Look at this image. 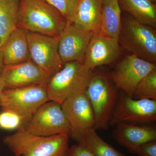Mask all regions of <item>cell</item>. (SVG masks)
Listing matches in <instances>:
<instances>
[{
	"mask_svg": "<svg viewBox=\"0 0 156 156\" xmlns=\"http://www.w3.org/2000/svg\"><path fill=\"white\" fill-rule=\"evenodd\" d=\"M121 11L137 21L155 28L156 3L151 0H119Z\"/></svg>",
	"mask_w": 156,
	"mask_h": 156,
	"instance_id": "cell-18",
	"label": "cell"
},
{
	"mask_svg": "<svg viewBox=\"0 0 156 156\" xmlns=\"http://www.w3.org/2000/svg\"><path fill=\"white\" fill-rule=\"evenodd\" d=\"M93 34L67 24L58 36V53L63 64L70 62L83 63L85 51Z\"/></svg>",
	"mask_w": 156,
	"mask_h": 156,
	"instance_id": "cell-14",
	"label": "cell"
},
{
	"mask_svg": "<svg viewBox=\"0 0 156 156\" xmlns=\"http://www.w3.org/2000/svg\"><path fill=\"white\" fill-rule=\"evenodd\" d=\"M0 76L5 89L47 85L50 77L31 59L18 64L4 65Z\"/></svg>",
	"mask_w": 156,
	"mask_h": 156,
	"instance_id": "cell-12",
	"label": "cell"
},
{
	"mask_svg": "<svg viewBox=\"0 0 156 156\" xmlns=\"http://www.w3.org/2000/svg\"><path fill=\"white\" fill-rule=\"evenodd\" d=\"M31 59L49 76L63 65L58 53V37H53L27 31Z\"/></svg>",
	"mask_w": 156,
	"mask_h": 156,
	"instance_id": "cell-11",
	"label": "cell"
},
{
	"mask_svg": "<svg viewBox=\"0 0 156 156\" xmlns=\"http://www.w3.org/2000/svg\"><path fill=\"white\" fill-rule=\"evenodd\" d=\"M156 121V100L135 99L122 91L109 126L115 127L120 123L152 124Z\"/></svg>",
	"mask_w": 156,
	"mask_h": 156,
	"instance_id": "cell-8",
	"label": "cell"
},
{
	"mask_svg": "<svg viewBox=\"0 0 156 156\" xmlns=\"http://www.w3.org/2000/svg\"><path fill=\"white\" fill-rule=\"evenodd\" d=\"M151 1L152 2H153L154 3H156V0H151Z\"/></svg>",
	"mask_w": 156,
	"mask_h": 156,
	"instance_id": "cell-29",
	"label": "cell"
},
{
	"mask_svg": "<svg viewBox=\"0 0 156 156\" xmlns=\"http://www.w3.org/2000/svg\"><path fill=\"white\" fill-rule=\"evenodd\" d=\"M21 131L41 136L71 134L61 105L52 101L42 105Z\"/></svg>",
	"mask_w": 156,
	"mask_h": 156,
	"instance_id": "cell-6",
	"label": "cell"
},
{
	"mask_svg": "<svg viewBox=\"0 0 156 156\" xmlns=\"http://www.w3.org/2000/svg\"></svg>",
	"mask_w": 156,
	"mask_h": 156,
	"instance_id": "cell-30",
	"label": "cell"
},
{
	"mask_svg": "<svg viewBox=\"0 0 156 156\" xmlns=\"http://www.w3.org/2000/svg\"><path fill=\"white\" fill-rule=\"evenodd\" d=\"M69 137L66 134L41 136L18 131L5 136L3 142L16 156H68Z\"/></svg>",
	"mask_w": 156,
	"mask_h": 156,
	"instance_id": "cell-2",
	"label": "cell"
},
{
	"mask_svg": "<svg viewBox=\"0 0 156 156\" xmlns=\"http://www.w3.org/2000/svg\"><path fill=\"white\" fill-rule=\"evenodd\" d=\"M5 89V87H4L2 80V78L0 76V103H1L2 96L3 92H4Z\"/></svg>",
	"mask_w": 156,
	"mask_h": 156,
	"instance_id": "cell-27",
	"label": "cell"
},
{
	"mask_svg": "<svg viewBox=\"0 0 156 156\" xmlns=\"http://www.w3.org/2000/svg\"><path fill=\"white\" fill-rule=\"evenodd\" d=\"M49 101L46 85L5 89L0 107L1 110L16 113L28 121L42 105Z\"/></svg>",
	"mask_w": 156,
	"mask_h": 156,
	"instance_id": "cell-7",
	"label": "cell"
},
{
	"mask_svg": "<svg viewBox=\"0 0 156 156\" xmlns=\"http://www.w3.org/2000/svg\"><path fill=\"white\" fill-rule=\"evenodd\" d=\"M155 28L137 21L128 14H122L119 42L130 54L156 63Z\"/></svg>",
	"mask_w": 156,
	"mask_h": 156,
	"instance_id": "cell-3",
	"label": "cell"
},
{
	"mask_svg": "<svg viewBox=\"0 0 156 156\" xmlns=\"http://www.w3.org/2000/svg\"><path fill=\"white\" fill-rule=\"evenodd\" d=\"M93 73L80 62L64 63L61 69L50 77L46 85L49 101L61 105L70 96L86 90Z\"/></svg>",
	"mask_w": 156,
	"mask_h": 156,
	"instance_id": "cell-5",
	"label": "cell"
},
{
	"mask_svg": "<svg viewBox=\"0 0 156 156\" xmlns=\"http://www.w3.org/2000/svg\"><path fill=\"white\" fill-rule=\"evenodd\" d=\"M4 66V59H3V55L2 49L0 48V71L2 69Z\"/></svg>",
	"mask_w": 156,
	"mask_h": 156,
	"instance_id": "cell-28",
	"label": "cell"
},
{
	"mask_svg": "<svg viewBox=\"0 0 156 156\" xmlns=\"http://www.w3.org/2000/svg\"><path fill=\"white\" fill-rule=\"evenodd\" d=\"M101 2L102 0H80L71 23L91 32L93 34H99L101 26Z\"/></svg>",
	"mask_w": 156,
	"mask_h": 156,
	"instance_id": "cell-17",
	"label": "cell"
},
{
	"mask_svg": "<svg viewBox=\"0 0 156 156\" xmlns=\"http://www.w3.org/2000/svg\"><path fill=\"white\" fill-rule=\"evenodd\" d=\"M135 154L137 156H156V140L143 144L137 149Z\"/></svg>",
	"mask_w": 156,
	"mask_h": 156,
	"instance_id": "cell-25",
	"label": "cell"
},
{
	"mask_svg": "<svg viewBox=\"0 0 156 156\" xmlns=\"http://www.w3.org/2000/svg\"><path fill=\"white\" fill-rule=\"evenodd\" d=\"M155 68L156 63L129 54L118 63L108 76L117 89L132 98L140 81Z\"/></svg>",
	"mask_w": 156,
	"mask_h": 156,
	"instance_id": "cell-9",
	"label": "cell"
},
{
	"mask_svg": "<svg viewBox=\"0 0 156 156\" xmlns=\"http://www.w3.org/2000/svg\"><path fill=\"white\" fill-rule=\"evenodd\" d=\"M132 98L135 99L156 100V68L140 81Z\"/></svg>",
	"mask_w": 156,
	"mask_h": 156,
	"instance_id": "cell-22",
	"label": "cell"
},
{
	"mask_svg": "<svg viewBox=\"0 0 156 156\" xmlns=\"http://www.w3.org/2000/svg\"><path fill=\"white\" fill-rule=\"evenodd\" d=\"M78 144L85 146L95 156H126L105 141L94 128L87 130Z\"/></svg>",
	"mask_w": 156,
	"mask_h": 156,
	"instance_id": "cell-21",
	"label": "cell"
},
{
	"mask_svg": "<svg viewBox=\"0 0 156 156\" xmlns=\"http://www.w3.org/2000/svg\"><path fill=\"white\" fill-rule=\"evenodd\" d=\"M60 12L67 21V24L72 23L80 0H44Z\"/></svg>",
	"mask_w": 156,
	"mask_h": 156,
	"instance_id": "cell-24",
	"label": "cell"
},
{
	"mask_svg": "<svg viewBox=\"0 0 156 156\" xmlns=\"http://www.w3.org/2000/svg\"><path fill=\"white\" fill-rule=\"evenodd\" d=\"M85 92L94 113V129L107 130L119 96L116 87L108 75L93 73Z\"/></svg>",
	"mask_w": 156,
	"mask_h": 156,
	"instance_id": "cell-4",
	"label": "cell"
},
{
	"mask_svg": "<svg viewBox=\"0 0 156 156\" xmlns=\"http://www.w3.org/2000/svg\"><path fill=\"white\" fill-rule=\"evenodd\" d=\"M114 139L131 153L135 154L140 146L144 143L156 140L155 125L137 126L120 123L115 126Z\"/></svg>",
	"mask_w": 156,
	"mask_h": 156,
	"instance_id": "cell-15",
	"label": "cell"
},
{
	"mask_svg": "<svg viewBox=\"0 0 156 156\" xmlns=\"http://www.w3.org/2000/svg\"><path fill=\"white\" fill-rule=\"evenodd\" d=\"M99 34L119 40L122 19L119 0H102Z\"/></svg>",
	"mask_w": 156,
	"mask_h": 156,
	"instance_id": "cell-19",
	"label": "cell"
},
{
	"mask_svg": "<svg viewBox=\"0 0 156 156\" xmlns=\"http://www.w3.org/2000/svg\"><path fill=\"white\" fill-rule=\"evenodd\" d=\"M0 112V129L6 131H21L28 120L16 113L1 110Z\"/></svg>",
	"mask_w": 156,
	"mask_h": 156,
	"instance_id": "cell-23",
	"label": "cell"
},
{
	"mask_svg": "<svg viewBox=\"0 0 156 156\" xmlns=\"http://www.w3.org/2000/svg\"><path fill=\"white\" fill-rule=\"evenodd\" d=\"M19 0H0V48L17 28Z\"/></svg>",
	"mask_w": 156,
	"mask_h": 156,
	"instance_id": "cell-20",
	"label": "cell"
},
{
	"mask_svg": "<svg viewBox=\"0 0 156 156\" xmlns=\"http://www.w3.org/2000/svg\"><path fill=\"white\" fill-rule=\"evenodd\" d=\"M67 24L60 12L44 0H19L18 28L57 37Z\"/></svg>",
	"mask_w": 156,
	"mask_h": 156,
	"instance_id": "cell-1",
	"label": "cell"
},
{
	"mask_svg": "<svg viewBox=\"0 0 156 156\" xmlns=\"http://www.w3.org/2000/svg\"><path fill=\"white\" fill-rule=\"evenodd\" d=\"M85 90L70 96L61 105L70 127V137L78 143L84 133L89 129L94 128L95 125L94 113Z\"/></svg>",
	"mask_w": 156,
	"mask_h": 156,
	"instance_id": "cell-10",
	"label": "cell"
},
{
	"mask_svg": "<svg viewBox=\"0 0 156 156\" xmlns=\"http://www.w3.org/2000/svg\"><path fill=\"white\" fill-rule=\"evenodd\" d=\"M121 54L119 40L101 34L92 36L84 54L83 64L86 69L113 63Z\"/></svg>",
	"mask_w": 156,
	"mask_h": 156,
	"instance_id": "cell-13",
	"label": "cell"
},
{
	"mask_svg": "<svg viewBox=\"0 0 156 156\" xmlns=\"http://www.w3.org/2000/svg\"><path fill=\"white\" fill-rule=\"evenodd\" d=\"M68 156H95L88 148L80 144L70 147Z\"/></svg>",
	"mask_w": 156,
	"mask_h": 156,
	"instance_id": "cell-26",
	"label": "cell"
},
{
	"mask_svg": "<svg viewBox=\"0 0 156 156\" xmlns=\"http://www.w3.org/2000/svg\"><path fill=\"white\" fill-rule=\"evenodd\" d=\"M27 33L17 27L1 48L4 65L18 64L31 59Z\"/></svg>",
	"mask_w": 156,
	"mask_h": 156,
	"instance_id": "cell-16",
	"label": "cell"
}]
</instances>
